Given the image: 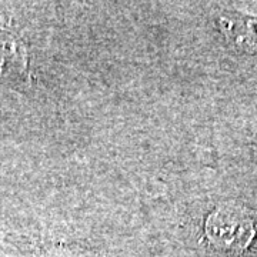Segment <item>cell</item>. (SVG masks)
Masks as SVG:
<instances>
[{
  "instance_id": "2",
  "label": "cell",
  "mask_w": 257,
  "mask_h": 257,
  "mask_svg": "<svg viewBox=\"0 0 257 257\" xmlns=\"http://www.w3.org/2000/svg\"><path fill=\"white\" fill-rule=\"evenodd\" d=\"M223 28L236 43L257 47V20L254 19H224Z\"/></svg>"
},
{
  "instance_id": "3",
  "label": "cell",
  "mask_w": 257,
  "mask_h": 257,
  "mask_svg": "<svg viewBox=\"0 0 257 257\" xmlns=\"http://www.w3.org/2000/svg\"><path fill=\"white\" fill-rule=\"evenodd\" d=\"M50 257H96L90 256L87 251H77V250H70V248H62L50 253Z\"/></svg>"
},
{
  "instance_id": "1",
  "label": "cell",
  "mask_w": 257,
  "mask_h": 257,
  "mask_svg": "<svg viewBox=\"0 0 257 257\" xmlns=\"http://www.w3.org/2000/svg\"><path fill=\"white\" fill-rule=\"evenodd\" d=\"M206 230L211 243L226 250L244 248L254 234L247 214L236 209H224L213 213Z\"/></svg>"
}]
</instances>
